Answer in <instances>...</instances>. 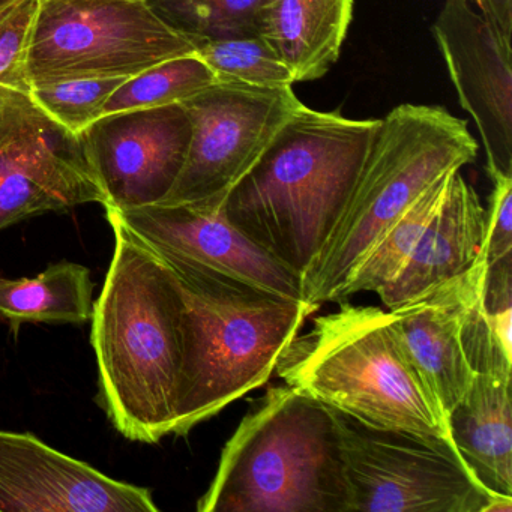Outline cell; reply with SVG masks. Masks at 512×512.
<instances>
[{
    "instance_id": "obj_1",
    "label": "cell",
    "mask_w": 512,
    "mask_h": 512,
    "mask_svg": "<svg viewBox=\"0 0 512 512\" xmlns=\"http://www.w3.org/2000/svg\"><path fill=\"white\" fill-rule=\"evenodd\" d=\"M106 217L115 253L91 317L100 404L125 439L154 445L176 428L181 292L166 260L112 211Z\"/></svg>"
},
{
    "instance_id": "obj_2",
    "label": "cell",
    "mask_w": 512,
    "mask_h": 512,
    "mask_svg": "<svg viewBox=\"0 0 512 512\" xmlns=\"http://www.w3.org/2000/svg\"><path fill=\"white\" fill-rule=\"evenodd\" d=\"M379 124L301 104L227 196L230 223L302 277L340 217Z\"/></svg>"
},
{
    "instance_id": "obj_3",
    "label": "cell",
    "mask_w": 512,
    "mask_h": 512,
    "mask_svg": "<svg viewBox=\"0 0 512 512\" xmlns=\"http://www.w3.org/2000/svg\"><path fill=\"white\" fill-rule=\"evenodd\" d=\"M160 256L175 274L184 307L173 434L185 436L265 385L290 341L319 307Z\"/></svg>"
},
{
    "instance_id": "obj_4",
    "label": "cell",
    "mask_w": 512,
    "mask_h": 512,
    "mask_svg": "<svg viewBox=\"0 0 512 512\" xmlns=\"http://www.w3.org/2000/svg\"><path fill=\"white\" fill-rule=\"evenodd\" d=\"M338 304L290 341L275 367L278 377L364 424L449 437L445 413L391 311Z\"/></svg>"
},
{
    "instance_id": "obj_5",
    "label": "cell",
    "mask_w": 512,
    "mask_h": 512,
    "mask_svg": "<svg viewBox=\"0 0 512 512\" xmlns=\"http://www.w3.org/2000/svg\"><path fill=\"white\" fill-rule=\"evenodd\" d=\"M476 157L469 125L443 107L403 104L380 119L340 217L302 274V298L316 307L338 302L385 230L437 179Z\"/></svg>"
},
{
    "instance_id": "obj_6",
    "label": "cell",
    "mask_w": 512,
    "mask_h": 512,
    "mask_svg": "<svg viewBox=\"0 0 512 512\" xmlns=\"http://www.w3.org/2000/svg\"><path fill=\"white\" fill-rule=\"evenodd\" d=\"M199 512H347V485L331 407L274 386L221 452Z\"/></svg>"
},
{
    "instance_id": "obj_7",
    "label": "cell",
    "mask_w": 512,
    "mask_h": 512,
    "mask_svg": "<svg viewBox=\"0 0 512 512\" xmlns=\"http://www.w3.org/2000/svg\"><path fill=\"white\" fill-rule=\"evenodd\" d=\"M331 410L343 458L347 512L512 511L511 497L488 493L449 437L374 427Z\"/></svg>"
},
{
    "instance_id": "obj_8",
    "label": "cell",
    "mask_w": 512,
    "mask_h": 512,
    "mask_svg": "<svg viewBox=\"0 0 512 512\" xmlns=\"http://www.w3.org/2000/svg\"><path fill=\"white\" fill-rule=\"evenodd\" d=\"M193 41L146 0H40L28 49L32 86L131 77L194 55Z\"/></svg>"
},
{
    "instance_id": "obj_9",
    "label": "cell",
    "mask_w": 512,
    "mask_h": 512,
    "mask_svg": "<svg viewBox=\"0 0 512 512\" xmlns=\"http://www.w3.org/2000/svg\"><path fill=\"white\" fill-rule=\"evenodd\" d=\"M292 88L218 82L181 104L191 124L184 167L166 205L223 206L301 106Z\"/></svg>"
},
{
    "instance_id": "obj_10",
    "label": "cell",
    "mask_w": 512,
    "mask_h": 512,
    "mask_svg": "<svg viewBox=\"0 0 512 512\" xmlns=\"http://www.w3.org/2000/svg\"><path fill=\"white\" fill-rule=\"evenodd\" d=\"M106 197L82 139L50 118L31 92L0 94V230Z\"/></svg>"
},
{
    "instance_id": "obj_11",
    "label": "cell",
    "mask_w": 512,
    "mask_h": 512,
    "mask_svg": "<svg viewBox=\"0 0 512 512\" xmlns=\"http://www.w3.org/2000/svg\"><path fill=\"white\" fill-rule=\"evenodd\" d=\"M104 209L163 202L187 158L191 124L181 104L103 116L82 134Z\"/></svg>"
},
{
    "instance_id": "obj_12",
    "label": "cell",
    "mask_w": 512,
    "mask_h": 512,
    "mask_svg": "<svg viewBox=\"0 0 512 512\" xmlns=\"http://www.w3.org/2000/svg\"><path fill=\"white\" fill-rule=\"evenodd\" d=\"M106 211H112L131 233L163 256L229 275L286 298L304 299L301 275L233 226L223 206L154 203Z\"/></svg>"
},
{
    "instance_id": "obj_13",
    "label": "cell",
    "mask_w": 512,
    "mask_h": 512,
    "mask_svg": "<svg viewBox=\"0 0 512 512\" xmlns=\"http://www.w3.org/2000/svg\"><path fill=\"white\" fill-rule=\"evenodd\" d=\"M433 35L460 106L478 127L488 175L512 176V44L470 0H446Z\"/></svg>"
},
{
    "instance_id": "obj_14",
    "label": "cell",
    "mask_w": 512,
    "mask_h": 512,
    "mask_svg": "<svg viewBox=\"0 0 512 512\" xmlns=\"http://www.w3.org/2000/svg\"><path fill=\"white\" fill-rule=\"evenodd\" d=\"M0 511L157 512L151 491L110 478L32 433L0 430Z\"/></svg>"
},
{
    "instance_id": "obj_15",
    "label": "cell",
    "mask_w": 512,
    "mask_h": 512,
    "mask_svg": "<svg viewBox=\"0 0 512 512\" xmlns=\"http://www.w3.org/2000/svg\"><path fill=\"white\" fill-rule=\"evenodd\" d=\"M485 262L391 310L416 367L424 374L445 413L460 403L475 373L463 346V322L473 296L484 286Z\"/></svg>"
},
{
    "instance_id": "obj_16",
    "label": "cell",
    "mask_w": 512,
    "mask_h": 512,
    "mask_svg": "<svg viewBox=\"0 0 512 512\" xmlns=\"http://www.w3.org/2000/svg\"><path fill=\"white\" fill-rule=\"evenodd\" d=\"M484 239L485 208L475 188L457 172L439 214L412 256L377 295L389 311L422 298L469 271L482 257Z\"/></svg>"
},
{
    "instance_id": "obj_17",
    "label": "cell",
    "mask_w": 512,
    "mask_h": 512,
    "mask_svg": "<svg viewBox=\"0 0 512 512\" xmlns=\"http://www.w3.org/2000/svg\"><path fill=\"white\" fill-rule=\"evenodd\" d=\"M512 367L475 371L448 415L449 437L476 481L512 499Z\"/></svg>"
},
{
    "instance_id": "obj_18",
    "label": "cell",
    "mask_w": 512,
    "mask_h": 512,
    "mask_svg": "<svg viewBox=\"0 0 512 512\" xmlns=\"http://www.w3.org/2000/svg\"><path fill=\"white\" fill-rule=\"evenodd\" d=\"M355 0H265L259 34L292 71L295 82L328 73L340 58Z\"/></svg>"
},
{
    "instance_id": "obj_19",
    "label": "cell",
    "mask_w": 512,
    "mask_h": 512,
    "mask_svg": "<svg viewBox=\"0 0 512 512\" xmlns=\"http://www.w3.org/2000/svg\"><path fill=\"white\" fill-rule=\"evenodd\" d=\"M94 287L91 271L67 260L34 278L0 277V317L14 332L25 323L85 325L94 311Z\"/></svg>"
},
{
    "instance_id": "obj_20",
    "label": "cell",
    "mask_w": 512,
    "mask_h": 512,
    "mask_svg": "<svg viewBox=\"0 0 512 512\" xmlns=\"http://www.w3.org/2000/svg\"><path fill=\"white\" fill-rule=\"evenodd\" d=\"M455 173L449 172L437 179L385 230L350 275L338 302L346 301L356 293L380 292L400 274L425 230L439 214Z\"/></svg>"
},
{
    "instance_id": "obj_21",
    "label": "cell",
    "mask_w": 512,
    "mask_h": 512,
    "mask_svg": "<svg viewBox=\"0 0 512 512\" xmlns=\"http://www.w3.org/2000/svg\"><path fill=\"white\" fill-rule=\"evenodd\" d=\"M218 82L196 53L170 59L122 83L104 106L103 116L182 104Z\"/></svg>"
},
{
    "instance_id": "obj_22",
    "label": "cell",
    "mask_w": 512,
    "mask_h": 512,
    "mask_svg": "<svg viewBox=\"0 0 512 512\" xmlns=\"http://www.w3.org/2000/svg\"><path fill=\"white\" fill-rule=\"evenodd\" d=\"M199 56L220 82L259 88H292L295 77L260 34L194 41Z\"/></svg>"
},
{
    "instance_id": "obj_23",
    "label": "cell",
    "mask_w": 512,
    "mask_h": 512,
    "mask_svg": "<svg viewBox=\"0 0 512 512\" xmlns=\"http://www.w3.org/2000/svg\"><path fill=\"white\" fill-rule=\"evenodd\" d=\"M167 25L188 40L259 34L265 0H146Z\"/></svg>"
},
{
    "instance_id": "obj_24",
    "label": "cell",
    "mask_w": 512,
    "mask_h": 512,
    "mask_svg": "<svg viewBox=\"0 0 512 512\" xmlns=\"http://www.w3.org/2000/svg\"><path fill=\"white\" fill-rule=\"evenodd\" d=\"M127 80V77H95L44 83L32 86L31 97L50 118L80 136L103 118L107 101Z\"/></svg>"
},
{
    "instance_id": "obj_25",
    "label": "cell",
    "mask_w": 512,
    "mask_h": 512,
    "mask_svg": "<svg viewBox=\"0 0 512 512\" xmlns=\"http://www.w3.org/2000/svg\"><path fill=\"white\" fill-rule=\"evenodd\" d=\"M40 0H22L0 17V94L31 92L28 49Z\"/></svg>"
},
{
    "instance_id": "obj_26",
    "label": "cell",
    "mask_w": 512,
    "mask_h": 512,
    "mask_svg": "<svg viewBox=\"0 0 512 512\" xmlns=\"http://www.w3.org/2000/svg\"><path fill=\"white\" fill-rule=\"evenodd\" d=\"M490 206L485 209V239L482 259L494 265L512 257V176H496Z\"/></svg>"
},
{
    "instance_id": "obj_27",
    "label": "cell",
    "mask_w": 512,
    "mask_h": 512,
    "mask_svg": "<svg viewBox=\"0 0 512 512\" xmlns=\"http://www.w3.org/2000/svg\"><path fill=\"white\" fill-rule=\"evenodd\" d=\"M505 43L512 44V0H472Z\"/></svg>"
},
{
    "instance_id": "obj_28",
    "label": "cell",
    "mask_w": 512,
    "mask_h": 512,
    "mask_svg": "<svg viewBox=\"0 0 512 512\" xmlns=\"http://www.w3.org/2000/svg\"><path fill=\"white\" fill-rule=\"evenodd\" d=\"M19 2H22V0H0V17L5 16Z\"/></svg>"
}]
</instances>
